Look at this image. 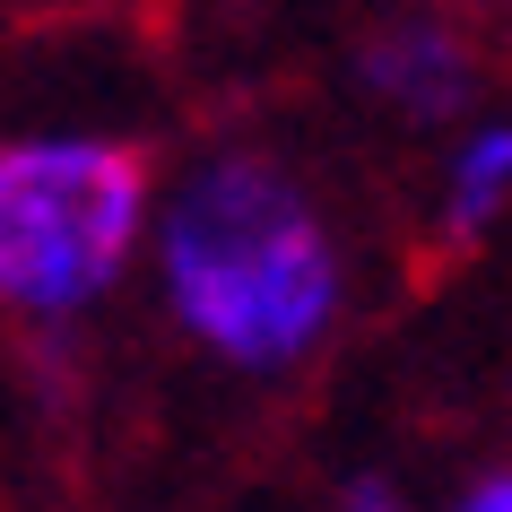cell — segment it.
I'll return each instance as SVG.
<instances>
[{
	"label": "cell",
	"instance_id": "1",
	"mask_svg": "<svg viewBox=\"0 0 512 512\" xmlns=\"http://www.w3.org/2000/svg\"><path fill=\"white\" fill-rule=\"evenodd\" d=\"M148 287L165 322L183 330V348H200L217 374L287 382L339 339L356 270L322 191L278 148L226 139L200 148L183 174H165Z\"/></svg>",
	"mask_w": 512,
	"mask_h": 512
},
{
	"label": "cell",
	"instance_id": "2",
	"mask_svg": "<svg viewBox=\"0 0 512 512\" xmlns=\"http://www.w3.org/2000/svg\"><path fill=\"white\" fill-rule=\"evenodd\" d=\"M157 157L113 131L0 139V313L70 330L105 313L157 235Z\"/></svg>",
	"mask_w": 512,
	"mask_h": 512
},
{
	"label": "cell",
	"instance_id": "3",
	"mask_svg": "<svg viewBox=\"0 0 512 512\" xmlns=\"http://www.w3.org/2000/svg\"><path fill=\"white\" fill-rule=\"evenodd\" d=\"M348 79H356L365 105H382L408 131H469L478 96H486V61H478V44H469V27L452 9L400 0L382 27L356 35Z\"/></svg>",
	"mask_w": 512,
	"mask_h": 512
},
{
	"label": "cell",
	"instance_id": "4",
	"mask_svg": "<svg viewBox=\"0 0 512 512\" xmlns=\"http://www.w3.org/2000/svg\"><path fill=\"white\" fill-rule=\"evenodd\" d=\"M512 217V113H478L469 131H452L443 174H434V235L469 252Z\"/></svg>",
	"mask_w": 512,
	"mask_h": 512
},
{
	"label": "cell",
	"instance_id": "5",
	"mask_svg": "<svg viewBox=\"0 0 512 512\" xmlns=\"http://www.w3.org/2000/svg\"><path fill=\"white\" fill-rule=\"evenodd\" d=\"M330 512H408V495H400L391 478H382V469H365V478H348V486H339V504H330Z\"/></svg>",
	"mask_w": 512,
	"mask_h": 512
},
{
	"label": "cell",
	"instance_id": "6",
	"mask_svg": "<svg viewBox=\"0 0 512 512\" xmlns=\"http://www.w3.org/2000/svg\"><path fill=\"white\" fill-rule=\"evenodd\" d=\"M443 512H512V469H478Z\"/></svg>",
	"mask_w": 512,
	"mask_h": 512
}]
</instances>
